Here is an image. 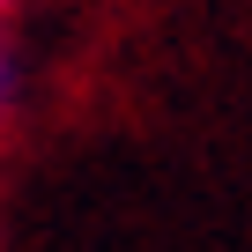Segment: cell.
<instances>
[{"mask_svg": "<svg viewBox=\"0 0 252 252\" xmlns=\"http://www.w3.org/2000/svg\"><path fill=\"white\" fill-rule=\"evenodd\" d=\"M0 96H8V52H0Z\"/></svg>", "mask_w": 252, "mask_h": 252, "instance_id": "1", "label": "cell"}]
</instances>
